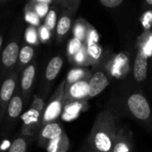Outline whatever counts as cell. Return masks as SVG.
<instances>
[{
  "mask_svg": "<svg viewBox=\"0 0 152 152\" xmlns=\"http://www.w3.org/2000/svg\"><path fill=\"white\" fill-rule=\"evenodd\" d=\"M58 19H57V9L55 7H51L49 12H47L46 16L44 18V25L51 31L53 32L57 24Z\"/></svg>",
  "mask_w": 152,
  "mask_h": 152,
  "instance_id": "44dd1931",
  "label": "cell"
},
{
  "mask_svg": "<svg viewBox=\"0 0 152 152\" xmlns=\"http://www.w3.org/2000/svg\"><path fill=\"white\" fill-rule=\"evenodd\" d=\"M80 2H81V0H61V4L65 9L69 10L72 13L75 14L79 7Z\"/></svg>",
  "mask_w": 152,
  "mask_h": 152,
  "instance_id": "4316f807",
  "label": "cell"
},
{
  "mask_svg": "<svg viewBox=\"0 0 152 152\" xmlns=\"http://www.w3.org/2000/svg\"><path fill=\"white\" fill-rule=\"evenodd\" d=\"M107 108L120 119L128 118L152 136V109L146 96L137 88L124 86L112 95Z\"/></svg>",
  "mask_w": 152,
  "mask_h": 152,
  "instance_id": "6da1fadb",
  "label": "cell"
},
{
  "mask_svg": "<svg viewBox=\"0 0 152 152\" xmlns=\"http://www.w3.org/2000/svg\"><path fill=\"white\" fill-rule=\"evenodd\" d=\"M69 61L77 67L88 66V65L93 64V62L90 59V56L87 53V49H86V46L85 44L82 46V48L69 60Z\"/></svg>",
  "mask_w": 152,
  "mask_h": 152,
  "instance_id": "ffe728a7",
  "label": "cell"
},
{
  "mask_svg": "<svg viewBox=\"0 0 152 152\" xmlns=\"http://www.w3.org/2000/svg\"><path fill=\"white\" fill-rule=\"evenodd\" d=\"M47 146V151L49 152H65L69 149L68 137L63 133L60 137L50 141Z\"/></svg>",
  "mask_w": 152,
  "mask_h": 152,
  "instance_id": "d6986e66",
  "label": "cell"
},
{
  "mask_svg": "<svg viewBox=\"0 0 152 152\" xmlns=\"http://www.w3.org/2000/svg\"><path fill=\"white\" fill-rule=\"evenodd\" d=\"M25 20L27 22L29 23V25L35 26V27H40V17L34 12V10L31 8L29 4H27L25 8Z\"/></svg>",
  "mask_w": 152,
  "mask_h": 152,
  "instance_id": "d4e9b609",
  "label": "cell"
},
{
  "mask_svg": "<svg viewBox=\"0 0 152 152\" xmlns=\"http://www.w3.org/2000/svg\"><path fill=\"white\" fill-rule=\"evenodd\" d=\"M84 45V43L79 40L77 37H72L67 46V56L69 58V61L82 48V46Z\"/></svg>",
  "mask_w": 152,
  "mask_h": 152,
  "instance_id": "603a6c76",
  "label": "cell"
},
{
  "mask_svg": "<svg viewBox=\"0 0 152 152\" xmlns=\"http://www.w3.org/2000/svg\"><path fill=\"white\" fill-rule=\"evenodd\" d=\"M37 74V62L32 61L28 65H27L21 74L20 78V92L22 98L25 101H28L33 87L34 80Z\"/></svg>",
  "mask_w": 152,
  "mask_h": 152,
  "instance_id": "9c48e42d",
  "label": "cell"
},
{
  "mask_svg": "<svg viewBox=\"0 0 152 152\" xmlns=\"http://www.w3.org/2000/svg\"><path fill=\"white\" fill-rule=\"evenodd\" d=\"M86 152H95V151H94L93 150H91V149H90V148L88 147V148H87V150L86 151Z\"/></svg>",
  "mask_w": 152,
  "mask_h": 152,
  "instance_id": "d6a6232c",
  "label": "cell"
},
{
  "mask_svg": "<svg viewBox=\"0 0 152 152\" xmlns=\"http://www.w3.org/2000/svg\"><path fill=\"white\" fill-rule=\"evenodd\" d=\"M145 2H146L149 5H151L152 6V0H145Z\"/></svg>",
  "mask_w": 152,
  "mask_h": 152,
  "instance_id": "1f68e13d",
  "label": "cell"
},
{
  "mask_svg": "<svg viewBox=\"0 0 152 152\" xmlns=\"http://www.w3.org/2000/svg\"><path fill=\"white\" fill-rule=\"evenodd\" d=\"M20 50V45L16 39H12L6 45L1 53V63L3 72L12 69L17 64Z\"/></svg>",
  "mask_w": 152,
  "mask_h": 152,
  "instance_id": "52a82bcc",
  "label": "cell"
},
{
  "mask_svg": "<svg viewBox=\"0 0 152 152\" xmlns=\"http://www.w3.org/2000/svg\"><path fill=\"white\" fill-rule=\"evenodd\" d=\"M25 39L27 43H28L31 45H38L40 43L39 37H38V29H37V27L29 25L25 31Z\"/></svg>",
  "mask_w": 152,
  "mask_h": 152,
  "instance_id": "7402d4cb",
  "label": "cell"
},
{
  "mask_svg": "<svg viewBox=\"0 0 152 152\" xmlns=\"http://www.w3.org/2000/svg\"><path fill=\"white\" fill-rule=\"evenodd\" d=\"M6 0H0V3H2V2H5Z\"/></svg>",
  "mask_w": 152,
  "mask_h": 152,
  "instance_id": "e575fe53",
  "label": "cell"
},
{
  "mask_svg": "<svg viewBox=\"0 0 152 152\" xmlns=\"http://www.w3.org/2000/svg\"><path fill=\"white\" fill-rule=\"evenodd\" d=\"M63 130L61 125L57 122H48L46 123L41 132H40V141L48 144V142L55 138L62 135Z\"/></svg>",
  "mask_w": 152,
  "mask_h": 152,
  "instance_id": "5bb4252c",
  "label": "cell"
},
{
  "mask_svg": "<svg viewBox=\"0 0 152 152\" xmlns=\"http://www.w3.org/2000/svg\"><path fill=\"white\" fill-rule=\"evenodd\" d=\"M66 80H63L59 87L57 88L55 94H53L51 102L47 105L44 116L43 120L44 122H53L56 119L62 112L63 106H64V89H65Z\"/></svg>",
  "mask_w": 152,
  "mask_h": 152,
  "instance_id": "3957f363",
  "label": "cell"
},
{
  "mask_svg": "<svg viewBox=\"0 0 152 152\" xmlns=\"http://www.w3.org/2000/svg\"><path fill=\"white\" fill-rule=\"evenodd\" d=\"M18 80V72L12 70L3 81L0 87V123L2 121L4 110L7 108V105L14 95L16 86Z\"/></svg>",
  "mask_w": 152,
  "mask_h": 152,
  "instance_id": "277c9868",
  "label": "cell"
},
{
  "mask_svg": "<svg viewBox=\"0 0 152 152\" xmlns=\"http://www.w3.org/2000/svg\"><path fill=\"white\" fill-rule=\"evenodd\" d=\"M120 118L110 109L99 112L87 138L88 147L95 152H111L119 126Z\"/></svg>",
  "mask_w": 152,
  "mask_h": 152,
  "instance_id": "7a4b0ae2",
  "label": "cell"
},
{
  "mask_svg": "<svg viewBox=\"0 0 152 152\" xmlns=\"http://www.w3.org/2000/svg\"><path fill=\"white\" fill-rule=\"evenodd\" d=\"M74 13H72L69 10L65 9L59 18L56 24V39L57 42H61L63 38L69 34V30L72 28V17Z\"/></svg>",
  "mask_w": 152,
  "mask_h": 152,
  "instance_id": "7c38bea8",
  "label": "cell"
},
{
  "mask_svg": "<svg viewBox=\"0 0 152 152\" xmlns=\"http://www.w3.org/2000/svg\"><path fill=\"white\" fill-rule=\"evenodd\" d=\"M148 55L142 47H140L134 62L133 76L136 83L141 84L146 81L148 77Z\"/></svg>",
  "mask_w": 152,
  "mask_h": 152,
  "instance_id": "ba28073f",
  "label": "cell"
},
{
  "mask_svg": "<svg viewBox=\"0 0 152 152\" xmlns=\"http://www.w3.org/2000/svg\"><path fill=\"white\" fill-rule=\"evenodd\" d=\"M2 45H3V37L0 36V55H1V52H2Z\"/></svg>",
  "mask_w": 152,
  "mask_h": 152,
  "instance_id": "4dcf8cb0",
  "label": "cell"
},
{
  "mask_svg": "<svg viewBox=\"0 0 152 152\" xmlns=\"http://www.w3.org/2000/svg\"><path fill=\"white\" fill-rule=\"evenodd\" d=\"M52 36V32L43 24L38 28V37L39 40L42 43H46L50 40Z\"/></svg>",
  "mask_w": 152,
  "mask_h": 152,
  "instance_id": "83f0119b",
  "label": "cell"
},
{
  "mask_svg": "<svg viewBox=\"0 0 152 152\" xmlns=\"http://www.w3.org/2000/svg\"><path fill=\"white\" fill-rule=\"evenodd\" d=\"M53 1H54V2H56V0H53Z\"/></svg>",
  "mask_w": 152,
  "mask_h": 152,
  "instance_id": "d590c367",
  "label": "cell"
},
{
  "mask_svg": "<svg viewBox=\"0 0 152 152\" xmlns=\"http://www.w3.org/2000/svg\"><path fill=\"white\" fill-rule=\"evenodd\" d=\"M29 5L31 6V8L34 10V12L40 17V19H43L46 16L47 12L50 10V5L47 3H44V2H32L30 1Z\"/></svg>",
  "mask_w": 152,
  "mask_h": 152,
  "instance_id": "cb8c5ba5",
  "label": "cell"
},
{
  "mask_svg": "<svg viewBox=\"0 0 152 152\" xmlns=\"http://www.w3.org/2000/svg\"><path fill=\"white\" fill-rule=\"evenodd\" d=\"M101 4L107 8H115L120 5L124 0H100Z\"/></svg>",
  "mask_w": 152,
  "mask_h": 152,
  "instance_id": "f1b7e54d",
  "label": "cell"
},
{
  "mask_svg": "<svg viewBox=\"0 0 152 152\" xmlns=\"http://www.w3.org/2000/svg\"><path fill=\"white\" fill-rule=\"evenodd\" d=\"M23 98L21 94L18 92L16 94H14L12 99L10 100L7 108V125H12L21 114L23 110Z\"/></svg>",
  "mask_w": 152,
  "mask_h": 152,
  "instance_id": "4fadbf2b",
  "label": "cell"
},
{
  "mask_svg": "<svg viewBox=\"0 0 152 152\" xmlns=\"http://www.w3.org/2000/svg\"><path fill=\"white\" fill-rule=\"evenodd\" d=\"M111 152H134V136L127 125H120Z\"/></svg>",
  "mask_w": 152,
  "mask_h": 152,
  "instance_id": "8992f818",
  "label": "cell"
},
{
  "mask_svg": "<svg viewBox=\"0 0 152 152\" xmlns=\"http://www.w3.org/2000/svg\"><path fill=\"white\" fill-rule=\"evenodd\" d=\"M91 72L82 67H77L69 70V72L67 75L66 77V85H70L72 83H75L77 81L86 79V78H90L91 77Z\"/></svg>",
  "mask_w": 152,
  "mask_h": 152,
  "instance_id": "ac0fdd59",
  "label": "cell"
},
{
  "mask_svg": "<svg viewBox=\"0 0 152 152\" xmlns=\"http://www.w3.org/2000/svg\"><path fill=\"white\" fill-rule=\"evenodd\" d=\"M90 27H91V25L86 20H84L82 18L77 20L76 22L74 23V26H73V36H74V37L78 38L79 40H81L85 44L86 37L88 36V33H89Z\"/></svg>",
  "mask_w": 152,
  "mask_h": 152,
  "instance_id": "e0dca14e",
  "label": "cell"
},
{
  "mask_svg": "<svg viewBox=\"0 0 152 152\" xmlns=\"http://www.w3.org/2000/svg\"><path fill=\"white\" fill-rule=\"evenodd\" d=\"M27 141L22 137H18L10 145L8 152H27Z\"/></svg>",
  "mask_w": 152,
  "mask_h": 152,
  "instance_id": "484cf974",
  "label": "cell"
},
{
  "mask_svg": "<svg viewBox=\"0 0 152 152\" xmlns=\"http://www.w3.org/2000/svg\"><path fill=\"white\" fill-rule=\"evenodd\" d=\"M63 66V59L61 56L57 55L53 57L47 63L45 72V79L46 83H52L58 77Z\"/></svg>",
  "mask_w": 152,
  "mask_h": 152,
  "instance_id": "9a60e30c",
  "label": "cell"
},
{
  "mask_svg": "<svg viewBox=\"0 0 152 152\" xmlns=\"http://www.w3.org/2000/svg\"><path fill=\"white\" fill-rule=\"evenodd\" d=\"M88 101H73L64 103L62 110V118L65 121H72L77 118L82 111L88 108Z\"/></svg>",
  "mask_w": 152,
  "mask_h": 152,
  "instance_id": "8fae6325",
  "label": "cell"
},
{
  "mask_svg": "<svg viewBox=\"0 0 152 152\" xmlns=\"http://www.w3.org/2000/svg\"><path fill=\"white\" fill-rule=\"evenodd\" d=\"M110 85V79L105 72L97 70L89 78V95L88 100L93 99L102 94Z\"/></svg>",
  "mask_w": 152,
  "mask_h": 152,
  "instance_id": "30bf717a",
  "label": "cell"
},
{
  "mask_svg": "<svg viewBox=\"0 0 152 152\" xmlns=\"http://www.w3.org/2000/svg\"><path fill=\"white\" fill-rule=\"evenodd\" d=\"M35 55V50L33 46L30 45H23L19 53V58H18V70H23V69L28 65L30 62H32V60Z\"/></svg>",
  "mask_w": 152,
  "mask_h": 152,
  "instance_id": "2e32d148",
  "label": "cell"
},
{
  "mask_svg": "<svg viewBox=\"0 0 152 152\" xmlns=\"http://www.w3.org/2000/svg\"><path fill=\"white\" fill-rule=\"evenodd\" d=\"M61 0H56V3L57 4H61Z\"/></svg>",
  "mask_w": 152,
  "mask_h": 152,
  "instance_id": "836d02e7",
  "label": "cell"
},
{
  "mask_svg": "<svg viewBox=\"0 0 152 152\" xmlns=\"http://www.w3.org/2000/svg\"><path fill=\"white\" fill-rule=\"evenodd\" d=\"M89 95V78L82 79L65 85L64 103L73 101H88Z\"/></svg>",
  "mask_w": 152,
  "mask_h": 152,
  "instance_id": "5b68a950",
  "label": "cell"
},
{
  "mask_svg": "<svg viewBox=\"0 0 152 152\" xmlns=\"http://www.w3.org/2000/svg\"><path fill=\"white\" fill-rule=\"evenodd\" d=\"M32 2H44V3H47V4H50L52 3L53 0H31Z\"/></svg>",
  "mask_w": 152,
  "mask_h": 152,
  "instance_id": "f546056e",
  "label": "cell"
}]
</instances>
